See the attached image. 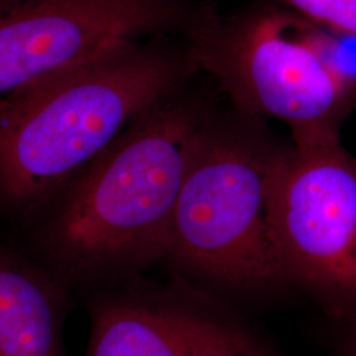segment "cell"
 I'll use <instances>...</instances> for the list:
<instances>
[{"label":"cell","mask_w":356,"mask_h":356,"mask_svg":"<svg viewBox=\"0 0 356 356\" xmlns=\"http://www.w3.org/2000/svg\"><path fill=\"white\" fill-rule=\"evenodd\" d=\"M126 38L0 99V200L36 209L154 103L200 74L188 42Z\"/></svg>","instance_id":"1"},{"label":"cell","mask_w":356,"mask_h":356,"mask_svg":"<svg viewBox=\"0 0 356 356\" xmlns=\"http://www.w3.org/2000/svg\"><path fill=\"white\" fill-rule=\"evenodd\" d=\"M229 356H267L266 354H263V353H260L254 346L252 347H250V348H247V350H243V351H239V353H235V354H231Z\"/></svg>","instance_id":"11"},{"label":"cell","mask_w":356,"mask_h":356,"mask_svg":"<svg viewBox=\"0 0 356 356\" xmlns=\"http://www.w3.org/2000/svg\"><path fill=\"white\" fill-rule=\"evenodd\" d=\"M268 216L285 280L344 326L356 323V157L339 135L281 145Z\"/></svg>","instance_id":"5"},{"label":"cell","mask_w":356,"mask_h":356,"mask_svg":"<svg viewBox=\"0 0 356 356\" xmlns=\"http://www.w3.org/2000/svg\"><path fill=\"white\" fill-rule=\"evenodd\" d=\"M306 20L356 38V0H281Z\"/></svg>","instance_id":"9"},{"label":"cell","mask_w":356,"mask_h":356,"mask_svg":"<svg viewBox=\"0 0 356 356\" xmlns=\"http://www.w3.org/2000/svg\"><path fill=\"white\" fill-rule=\"evenodd\" d=\"M213 102L189 86L135 118L57 191L41 247L70 277H94L164 259L191 139Z\"/></svg>","instance_id":"2"},{"label":"cell","mask_w":356,"mask_h":356,"mask_svg":"<svg viewBox=\"0 0 356 356\" xmlns=\"http://www.w3.org/2000/svg\"><path fill=\"white\" fill-rule=\"evenodd\" d=\"M185 0H0V95L116 41L188 29Z\"/></svg>","instance_id":"6"},{"label":"cell","mask_w":356,"mask_h":356,"mask_svg":"<svg viewBox=\"0 0 356 356\" xmlns=\"http://www.w3.org/2000/svg\"><path fill=\"white\" fill-rule=\"evenodd\" d=\"M347 334L339 351V356H356V323L346 326Z\"/></svg>","instance_id":"10"},{"label":"cell","mask_w":356,"mask_h":356,"mask_svg":"<svg viewBox=\"0 0 356 356\" xmlns=\"http://www.w3.org/2000/svg\"><path fill=\"white\" fill-rule=\"evenodd\" d=\"M252 346L242 332L204 314L124 298L92 314L86 356H229Z\"/></svg>","instance_id":"7"},{"label":"cell","mask_w":356,"mask_h":356,"mask_svg":"<svg viewBox=\"0 0 356 356\" xmlns=\"http://www.w3.org/2000/svg\"><path fill=\"white\" fill-rule=\"evenodd\" d=\"M0 356H60V312L51 284L3 250Z\"/></svg>","instance_id":"8"},{"label":"cell","mask_w":356,"mask_h":356,"mask_svg":"<svg viewBox=\"0 0 356 356\" xmlns=\"http://www.w3.org/2000/svg\"><path fill=\"white\" fill-rule=\"evenodd\" d=\"M281 145L264 119L213 104L191 139L164 259L231 288L286 281L268 216Z\"/></svg>","instance_id":"3"},{"label":"cell","mask_w":356,"mask_h":356,"mask_svg":"<svg viewBox=\"0 0 356 356\" xmlns=\"http://www.w3.org/2000/svg\"><path fill=\"white\" fill-rule=\"evenodd\" d=\"M188 45L200 73L241 114L288 124L292 140L339 135L356 104V79L329 41L300 19L263 13L220 23L197 19Z\"/></svg>","instance_id":"4"}]
</instances>
